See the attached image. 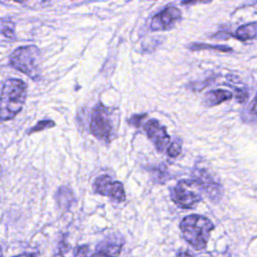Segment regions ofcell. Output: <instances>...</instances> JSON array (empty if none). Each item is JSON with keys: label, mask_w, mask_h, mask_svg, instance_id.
Returning a JSON list of instances; mask_svg holds the SVG:
<instances>
[{"label": "cell", "mask_w": 257, "mask_h": 257, "mask_svg": "<svg viewBox=\"0 0 257 257\" xmlns=\"http://www.w3.org/2000/svg\"><path fill=\"white\" fill-rule=\"evenodd\" d=\"M93 190L95 193L109 197L116 202H123L125 200V193L122 184L107 175L99 176L94 180Z\"/></svg>", "instance_id": "obj_6"}, {"label": "cell", "mask_w": 257, "mask_h": 257, "mask_svg": "<svg viewBox=\"0 0 257 257\" xmlns=\"http://www.w3.org/2000/svg\"><path fill=\"white\" fill-rule=\"evenodd\" d=\"M90 133L103 144L110 143L113 136V121L112 111L109 107L104 106L101 102H98L91 111Z\"/></svg>", "instance_id": "obj_4"}, {"label": "cell", "mask_w": 257, "mask_h": 257, "mask_svg": "<svg viewBox=\"0 0 257 257\" xmlns=\"http://www.w3.org/2000/svg\"><path fill=\"white\" fill-rule=\"evenodd\" d=\"M257 36V23L251 22L248 24L241 25L237 28L234 37H236L238 40L245 41L253 39Z\"/></svg>", "instance_id": "obj_11"}, {"label": "cell", "mask_w": 257, "mask_h": 257, "mask_svg": "<svg viewBox=\"0 0 257 257\" xmlns=\"http://www.w3.org/2000/svg\"><path fill=\"white\" fill-rule=\"evenodd\" d=\"M251 104H252V105H251V110H250V112H251V114H253L254 116L257 117V94H256V97H255V99L252 101Z\"/></svg>", "instance_id": "obj_20"}, {"label": "cell", "mask_w": 257, "mask_h": 257, "mask_svg": "<svg viewBox=\"0 0 257 257\" xmlns=\"http://www.w3.org/2000/svg\"><path fill=\"white\" fill-rule=\"evenodd\" d=\"M122 247V242H117L115 240H105L97 245L96 251H102L111 255L112 257H117L120 253Z\"/></svg>", "instance_id": "obj_13"}, {"label": "cell", "mask_w": 257, "mask_h": 257, "mask_svg": "<svg viewBox=\"0 0 257 257\" xmlns=\"http://www.w3.org/2000/svg\"><path fill=\"white\" fill-rule=\"evenodd\" d=\"M11 66L33 79H37L41 71V55L34 45L20 46L9 57Z\"/></svg>", "instance_id": "obj_3"}, {"label": "cell", "mask_w": 257, "mask_h": 257, "mask_svg": "<svg viewBox=\"0 0 257 257\" xmlns=\"http://www.w3.org/2000/svg\"><path fill=\"white\" fill-rule=\"evenodd\" d=\"M53 257H64V255H63L62 251H60V252H58V253H55V254L53 255Z\"/></svg>", "instance_id": "obj_24"}, {"label": "cell", "mask_w": 257, "mask_h": 257, "mask_svg": "<svg viewBox=\"0 0 257 257\" xmlns=\"http://www.w3.org/2000/svg\"><path fill=\"white\" fill-rule=\"evenodd\" d=\"M14 257H36V256L31 254V253H22V254H19L17 256H14Z\"/></svg>", "instance_id": "obj_23"}, {"label": "cell", "mask_w": 257, "mask_h": 257, "mask_svg": "<svg viewBox=\"0 0 257 257\" xmlns=\"http://www.w3.org/2000/svg\"><path fill=\"white\" fill-rule=\"evenodd\" d=\"M177 256H178V257H193V254H192L190 251H183V250H180V251L177 253Z\"/></svg>", "instance_id": "obj_21"}, {"label": "cell", "mask_w": 257, "mask_h": 257, "mask_svg": "<svg viewBox=\"0 0 257 257\" xmlns=\"http://www.w3.org/2000/svg\"><path fill=\"white\" fill-rule=\"evenodd\" d=\"M192 180L212 201H218L221 198V185L207 170L196 168L192 173Z\"/></svg>", "instance_id": "obj_7"}, {"label": "cell", "mask_w": 257, "mask_h": 257, "mask_svg": "<svg viewBox=\"0 0 257 257\" xmlns=\"http://www.w3.org/2000/svg\"><path fill=\"white\" fill-rule=\"evenodd\" d=\"M27 94V85L21 79H7L0 92V119L10 120L22 109Z\"/></svg>", "instance_id": "obj_1"}, {"label": "cell", "mask_w": 257, "mask_h": 257, "mask_svg": "<svg viewBox=\"0 0 257 257\" xmlns=\"http://www.w3.org/2000/svg\"><path fill=\"white\" fill-rule=\"evenodd\" d=\"M182 151V141L176 138L173 143L167 148V154L170 158H177Z\"/></svg>", "instance_id": "obj_16"}, {"label": "cell", "mask_w": 257, "mask_h": 257, "mask_svg": "<svg viewBox=\"0 0 257 257\" xmlns=\"http://www.w3.org/2000/svg\"><path fill=\"white\" fill-rule=\"evenodd\" d=\"M56 200L61 208L67 209L74 202V195L72 190L67 186H61L56 193Z\"/></svg>", "instance_id": "obj_12"}, {"label": "cell", "mask_w": 257, "mask_h": 257, "mask_svg": "<svg viewBox=\"0 0 257 257\" xmlns=\"http://www.w3.org/2000/svg\"><path fill=\"white\" fill-rule=\"evenodd\" d=\"M181 16L182 13L180 9L173 4H169L152 17L150 27L155 31L171 29L178 21L181 20Z\"/></svg>", "instance_id": "obj_8"}, {"label": "cell", "mask_w": 257, "mask_h": 257, "mask_svg": "<svg viewBox=\"0 0 257 257\" xmlns=\"http://www.w3.org/2000/svg\"><path fill=\"white\" fill-rule=\"evenodd\" d=\"M197 188L198 186L193 180H181L175 187L170 189L171 199L178 207L191 209L202 199L195 191Z\"/></svg>", "instance_id": "obj_5"}, {"label": "cell", "mask_w": 257, "mask_h": 257, "mask_svg": "<svg viewBox=\"0 0 257 257\" xmlns=\"http://www.w3.org/2000/svg\"><path fill=\"white\" fill-rule=\"evenodd\" d=\"M183 238L196 250H202L206 247L211 232L214 230V224L210 219L202 215L186 216L180 223Z\"/></svg>", "instance_id": "obj_2"}, {"label": "cell", "mask_w": 257, "mask_h": 257, "mask_svg": "<svg viewBox=\"0 0 257 257\" xmlns=\"http://www.w3.org/2000/svg\"><path fill=\"white\" fill-rule=\"evenodd\" d=\"M0 257H3V254H2V248H1V245H0Z\"/></svg>", "instance_id": "obj_25"}, {"label": "cell", "mask_w": 257, "mask_h": 257, "mask_svg": "<svg viewBox=\"0 0 257 257\" xmlns=\"http://www.w3.org/2000/svg\"><path fill=\"white\" fill-rule=\"evenodd\" d=\"M146 116H147V114H135V115H133L132 117L128 118V123H131L135 126H140V124L142 122V119Z\"/></svg>", "instance_id": "obj_17"}, {"label": "cell", "mask_w": 257, "mask_h": 257, "mask_svg": "<svg viewBox=\"0 0 257 257\" xmlns=\"http://www.w3.org/2000/svg\"><path fill=\"white\" fill-rule=\"evenodd\" d=\"M88 246L87 245H82V246H79L75 252V255L74 257H87V254H88Z\"/></svg>", "instance_id": "obj_18"}, {"label": "cell", "mask_w": 257, "mask_h": 257, "mask_svg": "<svg viewBox=\"0 0 257 257\" xmlns=\"http://www.w3.org/2000/svg\"><path fill=\"white\" fill-rule=\"evenodd\" d=\"M1 176H2V168L0 166V178H1Z\"/></svg>", "instance_id": "obj_26"}, {"label": "cell", "mask_w": 257, "mask_h": 257, "mask_svg": "<svg viewBox=\"0 0 257 257\" xmlns=\"http://www.w3.org/2000/svg\"><path fill=\"white\" fill-rule=\"evenodd\" d=\"M191 50H202V49H209V50H217L220 52H229L232 51V48L230 46L226 45H212V44H206V43H191L188 46Z\"/></svg>", "instance_id": "obj_14"}, {"label": "cell", "mask_w": 257, "mask_h": 257, "mask_svg": "<svg viewBox=\"0 0 257 257\" xmlns=\"http://www.w3.org/2000/svg\"><path fill=\"white\" fill-rule=\"evenodd\" d=\"M55 125V122L51 119H43V120H39L34 126L30 127L28 131H27V134L28 135H31V134H34V133H37V132H41V131H44L46 128H50V127H53Z\"/></svg>", "instance_id": "obj_15"}, {"label": "cell", "mask_w": 257, "mask_h": 257, "mask_svg": "<svg viewBox=\"0 0 257 257\" xmlns=\"http://www.w3.org/2000/svg\"><path fill=\"white\" fill-rule=\"evenodd\" d=\"M91 257H112V256L107 253H104L102 251H96Z\"/></svg>", "instance_id": "obj_22"}, {"label": "cell", "mask_w": 257, "mask_h": 257, "mask_svg": "<svg viewBox=\"0 0 257 257\" xmlns=\"http://www.w3.org/2000/svg\"><path fill=\"white\" fill-rule=\"evenodd\" d=\"M233 97L232 92L226 89H215L210 90L205 94L204 103L206 106H216L224 101L230 100Z\"/></svg>", "instance_id": "obj_10"}, {"label": "cell", "mask_w": 257, "mask_h": 257, "mask_svg": "<svg viewBox=\"0 0 257 257\" xmlns=\"http://www.w3.org/2000/svg\"><path fill=\"white\" fill-rule=\"evenodd\" d=\"M13 23H9V25H6L5 28L2 30V33L6 36V37H13L14 36V26L10 28V26H12Z\"/></svg>", "instance_id": "obj_19"}, {"label": "cell", "mask_w": 257, "mask_h": 257, "mask_svg": "<svg viewBox=\"0 0 257 257\" xmlns=\"http://www.w3.org/2000/svg\"><path fill=\"white\" fill-rule=\"evenodd\" d=\"M144 130L147 133L149 139L155 145V148L160 153H163L169 146L170 136L167 130L157 119H150L144 124Z\"/></svg>", "instance_id": "obj_9"}]
</instances>
